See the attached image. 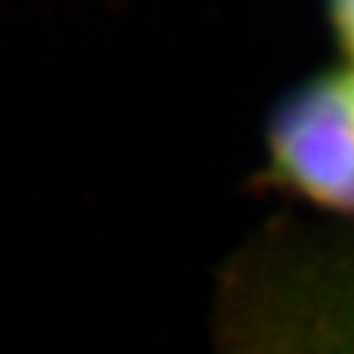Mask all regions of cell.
I'll list each match as a JSON object with an SVG mask.
<instances>
[{"mask_svg":"<svg viewBox=\"0 0 354 354\" xmlns=\"http://www.w3.org/2000/svg\"><path fill=\"white\" fill-rule=\"evenodd\" d=\"M346 84H349V92H352V100H354V74H346Z\"/></svg>","mask_w":354,"mask_h":354,"instance_id":"obj_3","label":"cell"},{"mask_svg":"<svg viewBox=\"0 0 354 354\" xmlns=\"http://www.w3.org/2000/svg\"><path fill=\"white\" fill-rule=\"evenodd\" d=\"M270 155L279 178L302 197L354 210V102L346 74L315 79L281 105Z\"/></svg>","mask_w":354,"mask_h":354,"instance_id":"obj_1","label":"cell"},{"mask_svg":"<svg viewBox=\"0 0 354 354\" xmlns=\"http://www.w3.org/2000/svg\"><path fill=\"white\" fill-rule=\"evenodd\" d=\"M330 11L336 19V29L342 35L344 48L354 55V0H330Z\"/></svg>","mask_w":354,"mask_h":354,"instance_id":"obj_2","label":"cell"}]
</instances>
